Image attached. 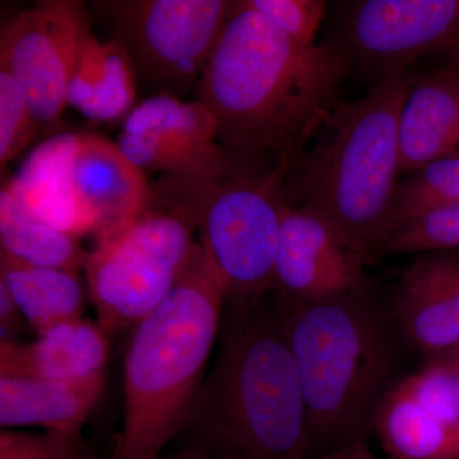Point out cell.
Returning a JSON list of instances; mask_svg holds the SVG:
<instances>
[{"instance_id": "obj_1", "label": "cell", "mask_w": 459, "mask_h": 459, "mask_svg": "<svg viewBox=\"0 0 459 459\" xmlns=\"http://www.w3.org/2000/svg\"><path fill=\"white\" fill-rule=\"evenodd\" d=\"M350 74L334 42L300 44L238 0L193 99L212 113L232 164L282 179L341 101Z\"/></svg>"}, {"instance_id": "obj_2", "label": "cell", "mask_w": 459, "mask_h": 459, "mask_svg": "<svg viewBox=\"0 0 459 459\" xmlns=\"http://www.w3.org/2000/svg\"><path fill=\"white\" fill-rule=\"evenodd\" d=\"M273 296L303 391L307 459L369 443L380 401L403 377L389 309L370 287L319 303Z\"/></svg>"}, {"instance_id": "obj_3", "label": "cell", "mask_w": 459, "mask_h": 459, "mask_svg": "<svg viewBox=\"0 0 459 459\" xmlns=\"http://www.w3.org/2000/svg\"><path fill=\"white\" fill-rule=\"evenodd\" d=\"M228 298L225 280L195 241L170 294L131 331L124 420L110 459H160L186 433Z\"/></svg>"}, {"instance_id": "obj_4", "label": "cell", "mask_w": 459, "mask_h": 459, "mask_svg": "<svg viewBox=\"0 0 459 459\" xmlns=\"http://www.w3.org/2000/svg\"><path fill=\"white\" fill-rule=\"evenodd\" d=\"M415 78L406 72L341 100L281 181L289 207L318 213L367 262L391 231L402 177L398 123Z\"/></svg>"}, {"instance_id": "obj_5", "label": "cell", "mask_w": 459, "mask_h": 459, "mask_svg": "<svg viewBox=\"0 0 459 459\" xmlns=\"http://www.w3.org/2000/svg\"><path fill=\"white\" fill-rule=\"evenodd\" d=\"M186 433L240 459H307V409L273 294L226 303Z\"/></svg>"}, {"instance_id": "obj_6", "label": "cell", "mask_w": 459, "mask_h": 459, "mask_svg": "<svg viewBox=\"0 0 459 459\" xmlns=\"http://www.w3.org/2000/svg\"><path fill=\"white\" fill-rule=\"evenodd\" d=\"M281 179L258 178L234 164L162 175L152 197L188 217L199 244L228 285V303L271 294L286 204Z\"/></svg>"}, {"instance_id": "obj_7", "label": "cell", "mask_w": 459, "mask_h": 459, "mask_svg": "<svg viewBox=\"0 0 459 459\" xmlns=\"http://www.w3.org/2000/svg\"><path fill=\"white\" fill-rule=\"evenodd\" d=\"M197 234L179 211L152 197L128 229L87 255V291L108 337L132 331L170 294Z\"/></svg>"}, {"instance_id": "obj_8", "label": "cell", "mask_w": 459, "mask_h": 459, "mask_svg": "<svg viewBox=\"0 0 459 459\" xmlns=\"http://www.w3.org/2000/svg\"><path fill=\"white\" fill-rule=\"evenodd\" d=\"M229 0H99L92 11L122 45L150 96L186 100L232 8Z\"/></svg>"}, {"instance_id": "obj_9", "label": "cell", "mask_w": 459, "mask_h": 459, "mask_svg": "<svg viewBox=\"0 0 459 459\" xmlns=\"http://www.w3.org/2000/svg\"><path fill=\"white\" fill-rule=\"evenodd\" d=\"M459 33V0H360L346 4L334 44L374 83L409 72Z\"/></svg>"}, {"instance_id": "obj_10", "label": "cell", "mask_w": 459, "mask_h": 459, "mask_svg": "<svg viewBox=\"0 0 459 459\" xmlns=\"http://www.w3.org/2000/svg\"><path fill=\"white\" fill-rule=\"evenodd\" d=\"M91 31L80 0H41L3 23L0 65L21 84L42 126H54L65 113L69 81Z\"/></svg>"}, {"instance_id": "obj_11", "label": "cell", "mask_w": 459, "mask_h": 459, "mask_svg": "<svg viewBox=\"0 0 459 459\" xmlns=\"http://www.w3.org/2000/svg\"><path fill=\"white\" fill-rule=\"evenodd\" d=\"M374 435L389 459H459V362L425 360L380 401Z\"/></svg>"}, {"instance_id": "obj_12", "label": "cell", "mask_w": 459, "mask_h": 459, "mask_svg": "<svg viewBox=\"0 0 459 459\" xmlns=\"http://www.w3.org/2000/svg\"><path fill=\"white\" fill-rule=\"evenodd\" d=\"M117 146L146 174H188L231 162L212 113L197 100L148 96L123 120Z\"/></svg>"}, {"instance_id": "obj_13", "label": "cell", "mask_w": 459, "mask_h": 459, "mask_svg": "<svg viewBox=\"0 0 459 459\" xmlns=\"http://www.w3.org/2000/svg\"><path fill=\"white\" fill-rule=\"evenodd\" d=\"M367 263L318 213L286 205L272 292L300 303L342 298L369 287Z\"/></svg>"}, {"instance_id": "obj_14", "label": "cell", "mask_w": 459, "mask_h": 459, "mask_svg": "<svg viewBox=\"0 0 459 459\" xmlns=\"http://www.w3.org/2000/svg\"><path fill=\"white\" fill-rule=\"evenodd\" d=\"M392 319L406 346L440 358L459 350V250L420 253L402 272Z\"/></svg>"}, {"instance_id": "obj_15", "label": "cell", "mask_w": 459, "mask_h": 459, "mask_svg": "<svg viewBox=\"0 0 459 459\" xmlns=\"http://www.w3.org/2000/svg\"><path fill=\"white\" fill-rule=\"evenodd\" d=\"M74 179L83 204L98 221L95 244L128 229L152 201V184L117 142L77 133Z\"/></svg>"}, {"instance_id": "obj_16", "label": "cell", "mask_w": 459, "mask_h": 459, "mask_svg": "<svg viewBox=\"0 0 459 459\" xmlns=\"http://www.w3.org/2000/svg\"><path fill=\"white\" fill-rule=\"evenodd\" d=\"M78 132L57 133L40 142L3 184L21 207L40 221L80 238L95 235V214L83 204L74 179Z\"/></svg>"}, {"instance_id": "obj_17", "label": "cell", "mask_w": 459, "mask_h": 459, "mask_svg": "<svg viewBox=\"0 0 459 459\" xmlns=\"http://www.w3.org/2000/svg\"><path fill=\"white\" fill-rule=\"evenodd\" d=\"M110 337L99 323L75 318L38 334L33 342L0 340V377L89 379L105 374Z\"/></svg>"}, {"instance_id": "obj_18", "label": "cell", "mask_w": 459, "mask_h": 459, "mask_svg": "<svg viewBox=\"0 0 459 459\" xmlns=\"http://www.w3.org/2000/svg\"><path fill=\"white\" fill-rule=\"evenodd\" d=\"M401 175L459 156V77L440 66L415 78L398 123Z\"/></svg>"}, {"instance_id": "obj_19", "label": "cell", "mask_w": 459, "mask_h": 459, "mask_svg": "<svg viewBox=\"0 0 459 459\" xmlns=\"http://www.w3.org/2000/svg\"><path fill=\"white\" fill-rule=\"evenodd\" d=\"M104 386L105 374L72 382L0 377V425L81 431Z\"/></svg>"}, {"instance_id": "obj_20", "label": "cell", "mask_w": 459, "mask_h": 459, "mask_svg": "<svg viewBox=\"0 0 459 459\" xmlns=\"http://www.w3.org/2000/svg\"><path fill=\"white\" fill-rule=\"evenodd\" d=\"M140 89L134 63L117 41L100 40L91 31L84 39L66 90V108L92 122L126 119L137 107Z\"/></svg>"}, {"instance_id": "obj_21", "label": "cell", "mask_w": 459, "mask_h": 459, "mask_svg": "<svg viewBox=\"0 0 459 459\" xmlns=\"http://www.w3.org/2000/svg\"><path fill=\"white\" fill-rule=\"evenodd\" d=\"M0 282L38 334L83 316L89 291L80 273L31 264L0 250Z\"/></svg>"}, {"instance_id": "obj_22", "label": "cell", "mask_w": 459, "mask_h": 459, "mask_svg": "<svg viewBox=\"0 0 459 459\" xmlns=\"http://www.w3.org/2000/svg\"><path fill=\"white\" fill-rule=\"evenodd\" d=\"M0 250L20 261L74 273L84 270L89 255L77 238L35 219L3 186L0 190Z\"/></svg>"}, {"instance_id": "obj_23", "label": "cell", "mask_w": 459, "mask_h": 459, "mask_svg": "<svg viewBox=\"0 0 459 459\" xmlns=\"http://www.w3.org/2000/svg\"><path fill=\"white\" fill-rule=\"evenodd\" d=\"M459 250V204L440 205L402 220L391 230L383 255Z\"/></svg>"}, {"instance_id": "obj_24", "label": "cell", "mask_w": 459, "mask_h": 459, "mask_svg": "<svg viewBox=\"0 0 459 459\" xmlns=\"http://www.w3.org/2000/svg\"><path fill=\"white\" fill-rule=\"evenodd\" d=\"M453 204H459V156L433 162L400 181L391 230L413 214Z\"/></svg>"}, {"instance_id": "obj_25", "label": "cell", "mask_w": 459, "mask_h": 459, "mask_svg": "<svg viewBox=\"0 0 459 459\" xmlns=\"http://www.w3.org/2000/svg\"><path fill=\"white\" fill-rule=\"evenodd\" d=\"M40 123L22 87L4 65H0V166L20 156L38 137Z\"/></svg>"}, {"instance_id": "obj_26", "label": "cell", "mask_w": 459, "mask_h": 459, "mask_svg": "<svg viewBox=\"0 0 459 459\" xmlns=\"http://www.w3.org/2000/svg\"><path fill=\"white\" fill-rule=\"evenodd\" d=\"M0 459H93L81 431L2 429Z\"/></svg>"}, {"instance_id": "obj_27", "label": "cell", "mask_w": 459, "mask_h": 459, "mask_svg": "<svg viewBox=\"0 0 459 459\" xmlns=\"http://www.w3.org/2000/svg\"><path fill=\"white\" fill-rule=\"evenodd\" d=\"M272 25L304 45H314L327 13L323 0H247Z\"/></svg>"}, {"instance_id": "obj_28", "label": "cell", "mask_w": 459, "mask_h": 459, "mask_svg": "<svg viewBox=\"0 0 459 459\" xmlns=\"http://www.w3.org/2000/svg\"><path fill=\"white\" fill-rule=\"evenodd\" d=\"M160 459H240L225 449L189 433L181 435L179 446L166 451Z\"/></svg>"}, {"instance_id": "obj_29", "label": "cell", "mask_w": 459, "mask_h": 459, "mask_svg": "<svg viewBox=\"0 0 459 459\" xmlns=\"http://www.w3.org/2000/svg\"><path fill=\"white\" fill-rule=\"evenodd\" d=\"M29 325L20 307L4 283L0 282V331L2 340L17 341Z\"/></svg>"}, {"instance_id": "obj_30", "label": "cell", "mask_w": 459, "mask_h": 459, "mask_svg": "<svg viewBox=\"0 0 459 459\" xmlns=\"http://www.w3.org/2000/svg\"><path fill=\"white\" fill-rule=\"evenodd\" d=\"M316 459H379L371 453L369 444L365 442H355L341 446L336 451L329 452L327 455Z\"/></svg>"}, {"instance_id": "obj_31", "label": "cell", "mask_w": 459, "mask_h": 459, "mask_svg": "<svg viewBox=\"0 0 459 459\" xmlns=\"http://www.w3.org/2000/svg\"><path fill=\"white\" fill-rule=\"evenodd\" d=\"M434 56L442 63L443 68L449 69L459 77V33L443 45Z\"/></svg>"}, {"instance_id": "obj_32", "label": "cell", "mask_w": 459, "mask_h": 459, "mask_svg": "<svg viewBox=\"0 0 459 459\" xmlns=\"http://www.w3.org/2000/svg\"><path fill=\"white\" fill-rule=\"evenodd\" d=\"M446 356H451V358L455 359V360H457L459 362V350H457V351L449 353V355Z\"/></svg>"}]
</instances>
